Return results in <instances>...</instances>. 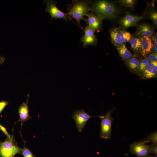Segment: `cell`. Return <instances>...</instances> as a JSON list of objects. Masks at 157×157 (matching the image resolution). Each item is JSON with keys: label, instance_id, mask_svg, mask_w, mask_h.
<instances>
[{"label": "cell", "instance_id": "cell-5", "mask_svg": "<svg viewBox=\"0 0 157 157\" xmlns=\"http://www.w3.org/2000/svg\"><path fill=\"white\" fill-rule=\"evenodd\" d=\"M46 5V11L49 14L51 17V20L53 18L55 19H63L67 22L69 19L67 13H65L59 10L56 6L57 1L51 0H46L44 1Z\"/></svg>", "mask_w": 157, "mask_h": 157}, {"label": "cell", "instance_id": "cell-15", "mask_svg": "<svg viewBox=\"0 0 157 157\" xmlns=\"http://www.w3.org/2000/svg\"><path fill=\"white\" fill-rule=\"evenodd\" d=\"M110 32L111 41L114 46L117 47L122 44L117 28H114L111 29Z\"/></svg>", "mask_w": 157, "mask_h": 157}, {"label": "cell", "instance_id": "cell-29", "mask_svg": "<svg viewBox=\"0 0 157 157\" xmlns=\"http://www.w3.org/2000/svg\"><path fill=\"white\" fill-rule=\"evenodd\" d=\"M157 44L154 43L153 44L152 49L154 53H157Z\"/></svg>", "mask_w": 157, "mask_h": 157}, {"label": "cell", "instance_id": "cell-18", "mask_svg": "<svg viewBox=\"0 0 157 157\" xmlns=\"http://www.w3.org/2000/svg\"><path fill=\"white\" fill-rule=\"evenodd\" d=\"M131 48L135 52L140 51L141 47V41L140 38H132L129 42Z\"/></svg>", "mask_w": 157, "mask_h": 157}, {"label": "cell", "instance_id": "cell-30", "mask_svg": "<svg viewBox=\"0 0 157 157\" xmlns=\"http://www.w3.org/2000/svg\"><path fill=\"white\" fill-rule=\"evenodd\" d=\"M5 58L3 56L0 55V65L2 64L4 62Z\"/></svg>", "mask_w": 157, "mask_h": 157}, {"label": "cell", "instance_id": "cell-10", "mask_svg": "<svg viewBox=\"0 0 157 157\" xmlns=\"http://www.w3.org/2000/svg\"><path fill=\"white\" fill-rule=\"evenodd\" d=\"M86 22L88 26L95 31L100 30L102 26V20L92 13H89L86 16Z\"/></svg>", "mask_w": 157, "mask_h": 157}, {"label": "cell", "instance_id": "cell-21", "mask_svg": "<svg viewBox=\"0 0 157 157\" xmlns=\"http://www.w3.org/2000/svg\"><path fill=\"white\" fill-rule=\"evenodd\" d=\"M118 2L124 6L132 8L134 6L135 1L134 0H120Z\"/></svg>", "mask_w": 157, "mask_h": 157}, {"label": "cell", "instance_id": "cell-16", "mask_svg": "<svg viewBox=\"0 0 157 157\" xmlns=\"http://www.w3.org/2000/svg\"><path fill=\"white\" fill-rule=\"evenodd\" d=\"M125 62L126 65L131 70L133 71L138 70L140 61L138 58L132 57Z\"/></svg>", "mask_w": 157, "mask_h": 157}, {"label": "cell", "instance_id": "cell-3", "mask_svg": "<svg viewBox=\"0 0 157 157\" xmlns=\"http://www.w3.org/2000/svg\"><path fill=\"white\" fill-rule=\"evenodd\" d=\"M21 150L15 143L12 135L10 138L0 142V157H15L17 154L21 153Z\"/></svg>", "mask_w": 157, "mask_h": 157}, {"label": "cell", "instance_id": "cell-17", "mask_svg": "<svg viewBox=\"0 0 157 157\" xmlns=\"http://www.w3.org/2000/svg\"><path fill=\"white\" fill-rule=\"evenodd\" d=\"M118 30L122 43L129 42L132 38L131 33L124 30L118 28Z\"/></svg>", "mask_w": 157, "mask_h": 157}, {"label": "cell", "instance_id": "cell-23", "mask_svg": "<svg viewBox=\"0 0 157 157\" xmlns=\"http://www.w3.org/2000/svg\"><path fill=\"white\" fill-rule=\"evenodd\" d=\"M21 153L24 157H34L33 154L30 149L25 147L22 149Z\"/></svg>", "mask_w": 157, "mask_h": 157}, {"label": "cell", "instance_id": "cell-11", "mask_svg": "<svg viewBox=\"0 0 157 157\" xmlns=\"http://www.w3.org/2000/svg\"><path fill=\"white\" fill-rule=\"evenodd\" d=\"M140 38L141 43L140 52L142 55L145 56L152 50L153 45L152 40L150 38L141 36Z\"/></svg>", "mask_w": 157, "mask_h": 157}, {"label": "cell", "instance_id": "cell-25", "mask_svg": "<svg viewBox=\"0 0 157 157\" xmlns=\"http://www.w3.org/2000/svg\"><path fill=\"white\" fill-rule=\"evenodd\" d=\"M149 18L154 25L156 26L157 25V13L156 12H153L150 14Z\"/></svg>", "mask_w": 157, "mask_h": 157}, {"label": "cell", "instance_id": "cell-9", "mask_svg": "<svg viewBox=\"0 0 157 157\" xmlns=\"http://www.w3.org/2000/svg\"><path fill=\"white\" fill-rule=\"evenodd\" d=\"M144 18L143 16L134 15L128 12L126 13V15L121 19L120 23L124 28H128L135 26Z\"/></svg>", "mask_w": 157, "mask_h": 157}, {"label": "cell", "instance_id": "cell-32", "mask_svg": "<svg viewBox=\"0 0 157 157\" xmlns=\"http://www.w3.org/2000/svg\"><path fill=\"white\" fill-rule=\"evenodd\" d=\"M1 124H0V125H1Z\"/></svg>", "mask_w": 157, "mask_h": 157}, {"label": "cell", "instance_id": "cell-28", "mask_svg": "<svg viewBox=\"0 0 157 157\" xmlns=\"http://www.w3.org/2000/svg\"><path fill=\"white\" fill-rule=\"evenodd\" d=\"M149 66L152 69L157 70V63L153 62L149 60Z\"/></svg>", "mask_w": 157, "mask_h": 157}, {"label": "cell", "instance_id": "cell-12", "mask_svg": "<svg viewBox=\"0 0 157 157\" xmlns=\"http://www.w3.org/2000/svg\"><path fill=\"white\" fill-rule=\"evenodd\" d=\"M29 96V94H28L26 102H23L20 106L18 109L19 120L22 123L26 121L30 118L28 105Z\"/></svg>", "mask_w": 157, "mask_h": 157}, {"label": "cell", "instance_id": "cell-19", "mask_svg": "<svg viewBox=\"0 0 157 157\" xmlns=\"http://www.w3.org/2000/svg\"><path fill=\"white\" fill-rule=\"evenodd\" d=\"M157 70L152 69L149 66L142 72V76L144 78H151L155 76L157 74Z\"/></svg>", "mask_w": 157, "mask_h": 157}, {"label": "cell", "instance_id": "cell-2", "mask_svg": "<svg viewBox=\"0 0 157 157\" xmlns=\"http://www.w3.org/2000/svg\"><path fill=\"white\" fill-rule=\"evenodd\" d=\"M67 13L69 19H74L78 25L80 24V21L83 19L86 21L84 18L89 13L91 8L90 2L84 0H72L71 4L68 6Z\"/></svg>", "mask_w": 157, "mask_h": 157}, {"label": "cell", "instance_id": "cell-8", "mask_svg": "<svg viewBox=\"0 0 157 157\" xmlns=\"http://www.w3.org/2000/svg\"><path fill=\"white\" fill-rule=\"evenodd\" d=\"M82 28L84 31V34L81 38L80 41L82 43L83 47H86L89 45L96 44L97 39L95 35V31L88 25Z\"/></svg>", "mask_w": 157, "mask_h": 157}, {"label": "cell", "instance_id": "cell-26", "mask_svg": "<svg viewBox=\"0 0 157 157\" xmlns=\"http://www.w3.org/2000/svg\"><path fill=\"white\" fill-rule=\"evenodd\" d=\"M147 58L149 60L157 63V53L153 52L149 54Z\"/></svg>", "mask_w": 157, "mask_h": 157}, {"label": "cell", "instance_id": "cell-27", "mask_svg": "<svg viewBox=\"0 0 157 157\" xmlns=\"http://www.w3.org/2000/svg\"><path fill=\"white\" fill-rule=\"evenodd\" d=\"M8 101L3 100L0 102V114L5 108L8 104Z\"/></svg>", "mask_w": 157, "mask_h": 157}, {"label": "cell", "instance_id": "cell-1", "mask_svg": "<svg viewBox=\"0 0 157 157\" xmlns=\"http://www.w3.org/2000/svg\"><path fill=\"white\" fill-rule=\"evenodd\" d=\"M92 13L102 21L103 19H112L116 17L117 8L113 3L105 0L95 1L90 6Z\"/></svg>", "mask_w": 157, "mask_h": 157}, {"label": "cell", "instance_id": "cell-20", "mask_svg": "<svg viewBox=\"0 0 157 157\" xmlns=\"http://www.w3.org/2000/svg\"><path fill=\"white\" fill-rule=\"evenodd\" d=\"M149 66V60L147 58L142 59L140 61L138 71L142 73L144 70Z\"/></svg>", "mask_w": 157, "mask_h": 157}, {"label": "cell", "instance_id": "cell-7", "mask_svg": "<svg viewBox=\"0 0 157 157\" xmlns=\"http://www.w3.org/2000/svg\"><path fill=\"white\" fill-rule=\"evenodd\" d=\"M93 117L85 112L84 109L76 110L72 116L76 122L77 130L80 132L84 129L89 119Z\"/></svg>", "mask_w": 157, "mask_h": 157}, {"label": "cell", "instance_id": "cell-31", "mask_svg": "<svg viewBox=\"0 0 157 157\" xmlns=\"http://www.w3.org/2000/svg\"><path fill=\"white\" fill-rule=\"evenodd\" d=\"M152 40L154 42V43L157 44V35L156 33H155L153 36Z\"/></svg>", "mask_w": 157, "mask_h": 157}, {"label": "cell", "instance_id": "cell-14", "mask_svg": "<svg viewBox=\"0 0 157 157\" xmlns=\"http://www.w3.org/2000/svg\"><path fill=\"white\" fill-rule=\"evenodd\" d=\"M119 55L122 59L126 61L133 57V54L127 49L124 44L116 47Z\"/></svg>", "mask_w": 157, "mask_h": 157}, {"label": "cell", "instance_id": "cell-4", "mask_svg": "<svg viewBox=\"0 0 157 157\" xmlns=\"http://www.w3.org/2000/svg\"><path fill=\"white\" fill-rule=\"evenodd\" d=\"M114 110L113 108L108 111L104 115L98 116L101 119L100 137L102 139L108 140L110 138L113 122L111 114Z\"/></svg>", "mask_w": 157, "mask_h": 157}, {"label": "cell", "instance_id": "cell-6", "mask_svg": "<svg viewBox=\"0 0 157 157\" xmlns=\"http://www.w3.org/2000/svg\"><path fill=\"white\" fill-rule=\"evenodd\" d=\"M143 141L134 142L130 147L131 153L138 157H155L150 155L149 146Z\"/></svg>", "mask_w": 157, "mask_h": 157}, {"label": "cell", "instance_id": "cell-24", "mask_svg": "<svg viewBox=\"0 0 157 157\" xmlns=\"http://www.w3.org/2000/svg\"><path fill=\"white\" fill-rule=\"evenodd\" d=\"M149 146V151L150 153H152L155 154V157L157 156V143H154Z\"/></svg>", "mask_w": 157, "mask_h": 157}, {"label": "cell", "instance_id": "cell-22", "mask_svg": "<svg viewBox=\"0 0 157 157\" xmlns=\"http://www.w3.org/2000/svg\"><path fill=\"white\" fill-rule=\"evenodd\" d=\"M142 141L146 143L150 142H152L153 143H157V131L151 133L147 138Z\"/></svg>", "mask_w": 157, "mask_h": 157}, {"label": "cell", "instance_id": "cell-13", "mask_svg": "<svg viewBox=\"0 0 157 157\" xmlns=\"http://www.w3.org/2000/svg\"><path fill=\"white\" fill-rule=\"evenodd\" d=\"M152 28L148 24H143L139 26L137 29L138 34L141 36L150 38L153 33Z\"/></svg>", "mask_w": 157, "mask_h": 157}]
</instances>
